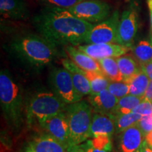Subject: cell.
Masks as SVG:
<instances>
[{
  "label": "cell",
  "instance_id": "obj_35",
  "mask_svg": "<svg viewBox=\"0 0 152 152\" xmlns=\"http://www.w3.org/2000/svg\"><path fill=\"white\" fill-rule=\"evenodd\" d=\"M145 141L147 142V143L149 146V147L152 149V131L149 133H148L147 135L145 136Z\"/></svg>",
  "mask_w": 152,
  "mask_h": 152
},
{
  "label": "cell",
  "instance_id": "obj_4",
  "mask_svg": "<svg viewBox=\"0 0 152 152\" xmlns=\"http://www.w3.org/2000/svg\"><path fill=\"white\" fill-rule=\"evenodd\" d=\"M67 106L53 92L40 91L33 94L28 100L25 116L29 125L37 123L41 126L47 119L65 111Z\"/></svg>",
  "mask_w": 152,
  "mask_h": 152
},
{
  "label": "cell",
  "instance_id": "obj_32",
  "mask_svg": "<svg viewBox=\"0 0 152 152\" xmlns=\"http://www.w3.org/2000/svg\"><path fill=\"white\" fill-rule=\"evenodd\" d=\"M66 152H85V149L79 145H70Z\"/></svg>",
  "mask_w": 152,
  "mask_h": 152
},
{
  "label": "cell",
  "instance_id": "obj_6",
  "mask_svg": "<svg viewBox=\"0 0 152 152\" xmlns=\"http://www.w3.org/2000/svg\"><path fill=\"white\" fill-rule=\"evenodd\" d=\"M49 82L52 92L66 104L82 100L74 86L71 73L64 67L54 68L49 73Z\"/></svg>",
  "mask_w": 152,
  "mask_h": 152
},
{
  "label": "cell",
  "instance_id": "obj_31",
  "mask_svg": "<svg viewBox=\"0 0 152 152\" xmlns=\"http://www.w3.org/2000/svg\"><path fill=\"white\" fill-rule=\"evenodd\" d=\"M141 70L148 76L150 80H152V61L140 65Z\"/></svg>",
  "mask_w": 152,
  "mask_h": 152
},
{
  "label": "cell",
  "instance_id": "obj_23",
  "mask_svg": "<svg viewBox=\"0 0 152 152\" xmlns=\"http://www.w3.org/2000/svg\"><path fill=\"white\" fill-rule=\"evenodd\" d=\"M142 115L140 114L131 112L127 114L118 113L113 117L115 125V133L120 134L132 125H136Z\"/></svg>",
  "mask_w": 152,
  "mask_h": 152
},
{
  "label": "cell",
  "instance_id": "obj_14",
  "mask_svg": "<svg viewBox=\"0 0 152 152\" xmlns=\"http://www.w3.org/2000/svg\"><path fill=\"white\" fill-rule=\"evenodd\" d=\"M63 67L68 70L71 73L72 80L75 90L82 97L91 94V87L89 80L85 75V71L78 67L70 58L61 59Z\"/></svg>",
  "mask_w": 152,
  "mask_h": 152
},
{
  "label": "cell",
  "instance_id": "obj_40",
  "mask_svg": "<svg viewBox=\"0 0 152 152\" xmlns=\"http://www.w3.org/2000/svg\"><path fill=\"white\" fill-rule=\"evenodd\" d=\"M136 152H142V149H141V147L140 148V149H139Z\"/></svg>",
  "mask_w": 152,
  "mask_h": 152
},
{
  "label": "cell",
  "instance_id": "obj_17",
  "mask_svg": "<svg viewBox=\"0 0 152 152\" xmlns=\"http://www.w3.org/2000/svg\"><path fill=\"white\" fill-rule=\"evenodd\" d=\"M113 117L95 113L93 115L90 127L91 137L98 136L112 137L115 132Z\"/></svg>",
  "mask_w": 152,
  "mask_h": 152
},
{
  "label": "cell",
  "instance_id": "obj_27",
  "mask_svg": "<svg viewBox=\"0 0 152 152\" xmlns=\"http://www.w3.org/2000/svg\"><path fill=\"white\" fill-rule=\"evenodd\" d=\"M37 1L45 7L69 9L84 0H37Z\"/></svg>",
  "mask_w": 152,
  "mask_h": 152
},
{
  "label": "cell",
  "instance_id": "obj_3",
  "mask_svg": "<svg viewBox=\"0 0 152 152\" xmlns=\"http://www.w3.org/2000/svg\"><path fill=\"white\" fill-rule=\"evenodd\" d=\"M0 104L9 126L14 130L20 128L26 118L23 88L7 70L0 73Z\"/></svg>",
  "mask_w": 152,
  "mask_h": 152
},
{
  "label": "cell",
  "instance_id": "obj_9",
  "mask_svg": "<svg viewBox=\"0 0 152 152\" xmlns=\"http://www.w3.org/2000/svg\"><path fill=\"white\" fill-rule=\"evenodd\" d=\"M119 11H113L106 20L94 25L85 39V44L117 43L120 22Z\"/></svg>",
  "mask_w": 152,
  "mask_h": 152
},
{
  "label": "cell",
  "instance_id": "obj_39",
  "mask_svg": "<svg viewBox=\"0 0 152 152\" xmlns=\"http://www.w3.org/2000/svg\"><path fill=\"white\" fill-rule=\"evenodd\" d=\"M150 13V24H151V34L152 35V12Z\"/></svg>",
  "mask_w": 152,
  "mask_h": 152
},
{
  "label": "cell",
  "instance_id": "obj_28",
  "mask_svg": "<svg viewBox=\"0 0 152 152\" xmlns=\"http://www.w3.org/2000/svg\"><path fill=\"white\" fill-rule=\"evenodd\" d=\"M111 137L108 136H98L94 137L92 140V147L96 149L106 150L108 151H111L112 144L111 142Z\"/></svg>",
  "mask_w": 152,
  "mask_h": 152
},
{
  "label": "cell",
  "instance_id": "obj_8",
  "mask_svg": "<svg viewBox=\"0 0 152 152\" xmlns=\"http://www.w3.org/2000/svg\"><path fill=\"white\" fill-rule=\"evenodd\" d=\"M68 10L82 20L93 24L103 21L112 14L111 6L102 0H84Z\"/></svg>",
  "mask_w": 152,
  "mask_h": 152
},
{
  "label": "cell",
  "instance_id": "obj_37",
  "mask_svg": "<svg viewBox=\"0 0 152 152\" xmlns=\"http://www.w3.org/2000/svg\"><path fill=\"white\" fill-rule=\"evenodd\" d=\"M147 2L149 12H152V0H147Z\"/></svg>",
  "mask_w": 152,
  "mask_h": 152
},
{
  "label": "cell",
  "instance_id": "obj_22",
  "mask_svg": "<svg viewBox=\"0 0 152 152\" xmlns=\"http://www.w3.org/2000/svg\"><path fill=\"white\" fill-rule=\"evenodd\" d=\"M104 75L110 81H123V75L120 71L115 58H104L97 60Z\"/></svg>",
  "mask_w": 152,
  "mask_h": 152
},
{
  "label": "cell",
  "instance_id": "obj_1",
  "mask_svg": "<svg viewBox=\"0 0 152 152\" xmlns=\"http://www.w3.org/2000/svg\"><path fill=\"white\" fill-rule=\"evenodd\" d=\"M39 35L56 46H75L85 44L94 24L75 16L68 9L45 7L33 17Z\"/></svg>",
  "mask_w": 152,
  "mask_h": 152
},
{
  "label": "cell",
  "instance_id": "obj_21",
  "mask_svg": "<svg viewBox=\"0 0 152 152\" xmlns=\"http://www.w3.org/2000/svg\"><path fill=\"white\" fill-rule=\"evenodd\" d=\"M127 83L130 85V94L144 98L150 83V79L141 70Z\"/></svg>",
  "mask_w": 152,
  "mask_h": 152
},
{
  "label": "cell",
  "instance_id": "obj_25",
  "mask_svg": "<svg viewBox=\"0 0 152 152\" xmlns=\"http://www.w3.org/2000/svg\"><path fill=\"white\" fill-rule=\"evenodd\" d=\"M144 98L139 97L132 94H128L122 98L118 99V113L127 114L133 111Z\"/></svg>",
  "mask_w": 152,
  "mask_h": 152
},
{
  "label": "cell",
  "instance_id": "obj_16",
  "mask_svg": "<svg viewBox=\"0 0 152 152\" xmlns=\"http://www.w3.org/2000/svg\"><path fill=\"white\" fill-rule=\"evenodd\" d=\"M65 51L70 59L73 61L81 69L86 71L103 73L98 61L80 50L77 47L71 45L66 46L65 47Z\"/></svg>",
  "mask_w": 152,
  "mask_h": 152
},
{
  "label": "cell",
  "instance_id": "obj_5",
  "mask_svg": "<svg viewBox=\"0 0 152 152\" xmlns=\"http://www.w3.org/2000/svg\"><path fill=\"white\" fill-rule=\"evenodd\" d=\"M92 112V106L85 100L68 104L65 113L69 127L71 145H80L91 137Z\"/></svg>",
  "mask_w": 152,
  "mask_h": 152
},
{
  "label": "cell",
  "instance_id": "obj_38",
  "mask_svg": "<svg viewBox=\"0 0 152 152\" xmlns=\"http://www.w3.org/2000/svg\"><path fill=\"white\" fill-rule=\"evenodd\" d=\"M23 152H35V151H33V150L29 146H28V147L26 148V149H25V151Z\"/></svg>",
  "mask_w": 152,
  "mask_h": 152
},
{
  "label": "cell",
  "instance_id": "obj_18",
  "mask_svg": "<svg viewBox=\"0 0 152 152\" xmlns=\"http://www.w3.org/2000/svg\"><path fill=\"white\" fill-rule=\"evenodd\" d=\"M28 146L35 152H66L67 147L48 133L36 137Z\"/></svg>",
  "mask_w": 152,
  "mask_h": 152
},
{
  "label": "cell",
  "instance_id": "obj_13",
  "mask_svg": "<svg viewBox=\"0 0 152 152\" xmlns=\"http://www.w3.org/2000/svg\"><path fill=\"white\" fill-rule=\"evenodd\" d=\"M145 136L137 125H134L120 133L118 149L121 152H136L142 147Z\"/></svg>",
  "mask_w": 152,
  "mask_h": 152
},
{
  "label": "cell",
  "instance_id": "obj_2",
  "mask_svg": "<svg viewBox=\"0 0 152 152\" xmlns=\"http://www.w3.org/2000/svg\"><path fill=\"white\" fill-rule=\"evenodd\" d=\"M8 51L25 67L35 71H42L61 56L58 46L33 33L15 36L9 42Z\"/></svg>",
  "mask_w": 152,
  "mask_h": 152
},
{
  "label": "cell",
  "instance_id": "obj_20",
  "mask_svg": "<svg viewBox=\"0 0 152 152\" xmlns=\"http://www.w3.org/2000/svg\"><path fill=\"white\" fill-rule=\"evenodd\" d=\"M120 71L123 75V81L128 82L131 77L141 71V67L134 57L129 54L115 58Z\"/></svg>",
  "mask_w": 152,
  "mask_h": 152
},
{
  "label": "cell",
  "instance_id": "obj_33",
  "mask_svg": "<svg viewBox=\"0 0 152 152\" xmlns=\"http://www.w3.org/2000/svg\"><path fill=\"white\" fill-rule=\"evenodd\" d=\"M144 98L152 102V80H150L149 86L147 87V90L146 91Z\"/></svg>",
  "mask_w": 152,
  "mask_h": 152
},
{
  "label": "cell",
  "instance_id": "obj_36",
  "mask_svg": "<svg viewBox=\"0 0 152 152\" xmlns=\"http://www.w3.org/2000/svg\"><path fill=\"white\" fill-rule=\"evenodd\" d=\"M141 149L142 152H152V149L149 147V146L148 145L145 140H144L143 144H142Z\"/></svg>",
  "mask_w": 152,
  "mask_h": 152
},
{
  "label": "cell",
  "instance_id": "obj_12",
  "mask_svg": "<svg viewBox=\"0 0 152 152\" xmlns=\"http://www.w3.org/2000/svg\"><path fill=\"white\" fill-rule=\"evenodd\" d=\"M88 102L95 113L113 117L118 113V98L115 97L108 90L96 94H90Z\"/></svg>",
  "mask_w": 152,
  "mask_h": 152
},
{
  "label": "cell",
  "instance_id": "obj_26",
  "mask_svg": "<svg viewBox=\"0 0 152 152\" xmlns=\"http://www.w3.org/2000/svg\"><path fill=\"white\" fill-rule=\"evenodd\" d=\"M107 90L117 98H122L130 94V85L125 81H110Z\"/></svg>",
  "mask_w": 152,
  "mask_h": 152
},
{
  "label": "cell",
  "instance_id": "obj_19",
  "mask_svg": "<svg viewBox=\"0 0 152 152\" xmlns=\"http://www.w3.org/2000/svg\"><path fill=\"white\" fill-rule=\"evenodd\" d=\"M133 57L140 65L152 61V35L144 38L131 47Z\"/></svg>",
  "mask_w": 152,
  "mask_h": 152
},
{
  "label": "cell",
  "instance_id": "obj_34",
  "mask_svg": "<svg viewBox=\"0 0 152 152\" xmlns=\"http://www.w3.org/2000/svg\"><path fill=\"white\" fill-rule=\"evenodd\" d=\"M85 149V152H111L106 151V150H102V149H96V148L93 147L91 146V147H86L83 148Z\"/></svg>",
  "mask_w": 152,
  "mask_h": 152
},
{
  "label": "cell",
  "instance_id": "obj_24",
  "mask_svg": "<svg viewBox=\"0 0 152 152\" xmlns=\"http://www.w3.org/2000/svg\"><path fill=\"white\" fill-rule=\"evenodd\" d=\"M85 75L90 83V94H96L103 90H107L110 80L104 73L85 71Z\"/></svg>",
  "mask_w": 152,
  "mask_h": 152
},
{
  "label": "cell",
  "instance_id": "obj_29",
  "mask_svg": "<svg viewBox=\"0 0 152 152\" xmlns=\"http://www.w3.org/2000/svg\"><path fill=\"white\" fill-rule=\"evenodd\" d=\"M134 113L140 114L142 115L152 114V102L144 98L142 102L133 110Z\"/></svg>",
  "mask_w": 152,
  "mask_h": 152
},
{
  "label": "cell",
  "instance_id": "obj_11",
  "mask_svg": "<svg viewBox=\"0 0 152 152\" xmlns=\"http://www.w3.org/2000/svg\"><path fill=\"white\" fill-rule=\"evenodd\" d=\"M41 127L46 130L47 133L56 138L67 148L71 145L69 127L65 111L47 119Z\"/></svg>",
  "mask_w": 152,
  "mask_h": 152
},
{
  "label": "cell",
  "instance_id": "obj_10",
  "mask_svg": "<svg viewBox=\"0 0 152 152\" xmlns=\"http://www.w3.org/2000/svg\"><path fill=\"white\" fill-rule=\"evenodd\" d=\"M77 47L96 60L110 57L117 58L130 51V48L118 43L83 44Z\"/></svg>",
  "mask_w": 152,
  "mask_h": 152
},
{
  "label": "cell",
  "instance_id": "obj_7",
  "mask_svg": "<svg viewBox=\"0 0 152 152\" xmlns=\"http://www.w3.org/2000/svg\"><path fill=\"white\" fill-rule=\"evenodd\" d=\"M139 28V14L137 7L131 2L125 8L120 18L117 43L123 46L131 47L134 44Z\"/></svg>",
  "mask_w": 152,
  "mask_h": 152
},
{
  "label": "cell",
  "instance_id": "obj_15",
  "mask_svg": "<svg viewBox=\"0 0 152 152\" xmlns=\"http://www.w3.org/2000/svg\"><path fill=\"white\" fill-rule=\"evenodd\" d=\"M0 14L4 18L14 20H26L30 16L25 0H0Z\"/></svg>",
  "mask_w": 152,
  "mask_h": 152
},
{
  "label": "cell",
  "instance_id": "obj_30",
  "mask_svg": "<svg viewBox=\"0 0 152 152\" xmlns=\"http://www.w3.org/2000/svg\"><path fill=\"white\" fill-rule=\"evenodd\" d=\"M137 125L141 129L144 135H147L148 133L152 131V114L142 115Z\"/></svg>",
  "mask_w": 152,
  "mask_h": 152
}]
</instances>
